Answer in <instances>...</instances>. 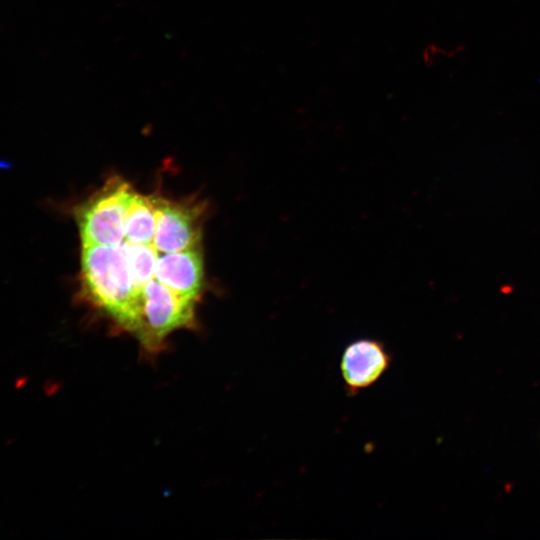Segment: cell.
<instances>
[{"label":"cell","instance_id":"obj_1","mask_svg":"<svg viewBox=\"0 0 540 540\" xmlns=\"http://www.w3.org/2000/svg\"><path fill=\"white\" fill-rule=\"evenodd\" d=\"M80 294L131 333L139 297L120 244L82 246Z\"/></svg>","mask_w":540,"mask_h":540},{"label":"cell","instance_id":"obj_2","mask_svg":"<svg viewBox=\"0 0 540 540\" xmlns=\"http://www.w3.org/2000/svg\"><path fill=\"white\" fill-rule=\"evenodd\" d=\"M195 307V300L180 297L153 279L142 289L139 316L131 334L142 350L155 355L169 334L195 326Z\"/></svg>","mask_w":540,"mask_h":540},{"label":"cell","instance_id":"obj_3","mask_svg":"<svg viewBox=\"0 0 540 540\" xmlns=\"http://www.w3.org/2000/svg\"><path fill=\"white\" fill-rule=\"evenodd\" d=\"M133 188L118 177L106 184L72 210L81 246L119 244L125 234L124 223Z\"/></svg>","mask_w":540,"mask_h":540},{"label":"cell","instance_id":"obj_4","mask_svg":"<svg viewBox=\"0 0 540 540\" xmlns=\"http://www.w3.org/2000/svg\"><path fill=\"white\" fill-rule=\"evenodd\" d=\"M155 215L154 247L161 253L201 246L204 205L151 195Z\"/></svg>","mask_w":540,"mask_h":540},{"label":"cell","instance_id":"obj_5","mask_svg":"<svg viewBox=\"0 0 540 540\" xmlns=\"http://www.w3.org/2000/svg\"><path fill=\"white\" fill-rule=\"evenodd\" d=\"M391 363L385 345L375 339L362 338L351 342L343 351L341 375L350 395L377 382Z\"/></svg>","mask_w":540,"mask_h":540},{"label":"cell","instance_id":"obj_6","mask_svg":"<svg viewBox=\"0 0 540 540\" xmlns=\"http://www.w3.org/2000/svg\"><path fill=\"white\" fill-rule=\"evenodd\" d=\"M201 246L159 255L154 275L157 281L180 297L197 301L203 287Z\"/></svg>","mask_w":540,"mask_h":540},{"label":"cell","instance_id":"obj_7","mask_svg":"<svg viewBox=\"0 0 540 540\" xmlns=\"http://www.w3.org/2000/svg\"><path fill=\"white\" fill-rule=\"evenodd\" d=\"M124 238L135 244L153 243L155 233V215L151 196L137 193L134 189L128 200Z\"/></svg>","mask_w":540,"mask_h":540},{"label":"cell","instance_id":"obj_8","mask_svg":"<svg viewBox=\"0 0 540 540\" xmlns=\"http://www.w3.org/2000/svg\"><path fill=\"white\" fill-rule=\"evenodd\" d=\"M26 381H27V378H23V379L21 378V379H19V380L17 381L16 387H17V388L22 387V386H23V383H25Z\"/></svg>","mask_w":540,"mask_h":540}]
</instances>
